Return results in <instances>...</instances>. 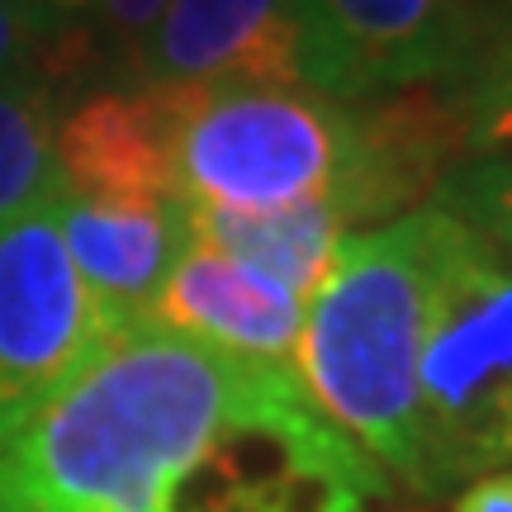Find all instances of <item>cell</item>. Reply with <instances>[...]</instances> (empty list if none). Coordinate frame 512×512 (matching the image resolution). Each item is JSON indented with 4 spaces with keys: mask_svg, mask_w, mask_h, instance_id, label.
<instances>
[{
    "mask_svg": "<svg viewBox=\"0 0 512 512\" xmlns=\"http://www.w3.org/2000/svg\"><path fill=\"white\" fill-rule=\"evenodd\" d=\"M38 5L53 10L57 19H67L91 43V53H105L128 76L166 0H38Z\"/></svg>",
    "mask_w": 512,
    "mask_h": 512,
    "instance_id": "cell-16",
    "label": "cell"
},
{
    "mask_svg": "<svg viewBox=\"0 0 512 512\" xmlns=\"http://www.w3.org/2000/svg\"><path fill=\"white\" fill-rule=\"evenodd\" d=\"M114 337L57 233L53 195L0 223V446Z\"/></svg>",
    "mask_w": 512,
    "mask_h": 512,
    "instance_id": "cell-5",
    "label": "cell"
},
{
    "mask_svg": "<svg viewBox=\"0 0 512 512\" xmlns=\"http://www.w3.org/2000/svg\"><path fill=\"white\" fill-rule=\"evenodd\" d=\"M62 86L43 72L0 76V223L57 195Z\"/></svg>",
    "mask_w": 512,
    "mask_h": 512,
    "instance_id": "cell-12",
    "label": "cell"
},
{
    "mask_svg": "<svg viewBox=\"0 0 512 512\" xmlns=\"http://www.w3.org/2000/svg\"><path fill=\"white\" fill-rule=\"evenodd\" d=\"M57 181L86 200H181L162 105L147 86H110L57 119Z\"/></svg>",
    "mask_w": 512,
    "mask_h": 512,
    "instance_id": "cell-10",
    "label": "cell"
},
{
    "mask_svg": "<svg viewBox=\"0 0 512 512\" xmlns=\"http://www.w3.org/2000/svg\"><path fill=\"white\" fill-rule=\"evenodd\" d=\"M185 214H190V238L271 275L275 285L299 294L304 304L328 275L342 238L351 233L332 200L290 204L271 214H228V209H185Z\"/></svg>",
    "mask_w": 512,
    "mask_h": 512,
    "instance_id": "cell-11",
    "label": "cell"
},
{
    "mask_svg": "<svg viewBox=\"0 0 512 512\" xmlns=\"http://www.w3.org/2000/svg\"><path fill=\"white\" fill-rule=\"evenodd\" d=\"M427 498L512 470V256L441 209L418 351Z\"/></svg>",
    "mask_w": 512,
    "mask_h": 512,
    "instance_id": "cell-4",
    "label": "cell"
},
{
    "mask_svg": "<svg viewBox=\"0 0 512 512\" xmlns=\"http://www.w3.org/2000/svg\"><path fill=\"white\" fill-rule=\"evenodd\" d=\"M323 48L318 91L370 100L408 86H451L470 72L512 0H309Z\"/></svg>",
    "mask_w": 512,
    "mask_h": 512,
    "instance_id": "cell-6",
    "label": "cell"
},
{
    "mask_svg": "<svg viewBox=\"0 0 512 512\" xmlns=\"http://www.w3.org/2000/svg\"><path fill=\"white\" fill-rule=\"evenodd\" d=\"M437 238V204L347 233L304 304L294 351V375L318 413L418 498H427L418 351Z\"/></svg>",
    "mask_w": 512,
    "mask_h": 512,
    "instance_id": "cell-2",
    "label": "cell"
},
{
    "mask_svg": "<svg viewBox=\"0 0 512 512\" xmlns=\"http://www.w3.org/2000/svg\"><path fill=\"white\" fill-rule=\"evenodd\" d=\"M57 233L81 285L91 290L114 332L147 323V309L171 266L190 247L181 200H86L57 185Z\"/></svg>",
    "mask_w": 512,
    "mask_h": 512,
    "instance_id": "cell-8",
    "label": "cell"
},
{
    "mask_svg": "<svg viewBox=\"0 0 512 512\" xmlns=\"http://www.w3.org/2000/svg\"><path fill=\"white\" fill-rule=\"evenodd\" d=\"M432 204L446 209L451 219H460L465 228L484 233L494 247L512 252V147L465 157L446 176Z\"/></svg>",
    "mask_w": 512,
    "mask_h": 512,
    "instance_id": "cell-15",
    "label": "cell"
},
{
    "mask_svg": "<svg viewBox=\"0 0 512 512\" xmlns=\"http://www.w3.org/2000/svg\"><path fill=\"white\" fill-rule=\"evenodd\" d=\"M394 479L290 366L114 332L10 446L0 512H380Z\"/></svg>",
    "mask_w": 512,
    "mask_h": 512,
    "instance_id": "cell-1",
    "label": "cell"
},
{
    "mask_svg": "<svg viewBox=\"0 0 512 512\" xmlns=\"http://www.w3.org/2000/svg\"><path fill=\"white\" fill-rule=\"evenodd\" d=\"M441 91L451 95V110L460 119L470 157L512 147V10L498 24V34L489 38V48L470 62V72Z\"/></svg>",
    "mask_w": 512,
    "mask_h": 512,
    "instance_id": "cell-13",
    "label": "cell"
},
{
    "mask_svg": "<svg viewBox=\"0 0 512 512\" xmlns=\"http://www.w3.org/2000/svg\"><path fill=\"white\" fill-rule=\"evenodd\" d=\"M95 62L91 43L38 0H0V76L43 72L57 86Z\"/></svg>",
    "mask_w": 512,
    "mask_h": 512,
    "instance_id": "cell-14",
    "label": "cell"
},
{
    "mask_svg": "<svg viewBox=\"0 0 512 512\" xmlns=\"http://www.w3.org/2000/svg\"><path fill=\"white\" fill-rule=\"evenodd\" d=\"M451 512H512V470L470 479Z\"/></svg>",
    "mask_w": 512,
    "mask_h": 512,
    "instance_id": "cell-17",
    "label": "cell"
},
{
    "mask_svg": "<svg viewBox=\"0 0 512 512\" xmlns=\"http://www.w3.org/2000/svg\"><path fill=\"white\" fill-rule=\"evenodd\" d=\"M323 48L309 0H166L128 86H309Z\"/></svg>",
    "mask_w": 512,
    "mask_h": 512,
    "instance_id": "cell-7",
    "label": "cell"
},
{
    "mask_svg": "<svg viewBox=\"0 0 512 512\" xmlns=\"http://www.w3.org/2000/svg\"><path fill=\"white\" fill-rule=\"evenodd\" d=\"M147 323L181 332L190 342L233 351L266 366H290L304 328V299L275 285L271 275L242 266L219 247L190 238L147 309Z\"/></svg>",
    "mask_w": 512,
    "mask_h": 512,
    "instance_id": "cell-9",
    "label": "cell"
},
{
    "mask_svg": "<svg viewBox=\"0 0 512 512\" xmlns=\"http://www.w3.org/2000/svg\"><path fill=\"white\" fill-rule=\"evenodd\" d=\"M162 105L185 209L271 214L342 204L356 171V105L309 86H147ZM347 223V219H342Z\"/></svg>",
    "mask_w": 512,
    "mask_h": 512,
    "instance_id": "cell-3",
    "label": "cell"
}]
</instances>
